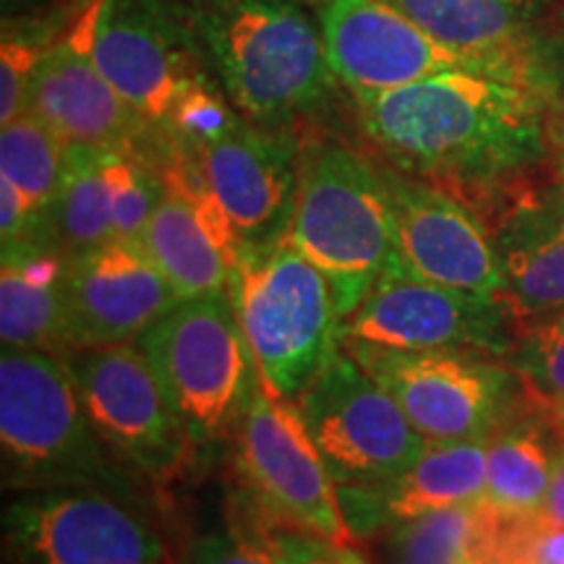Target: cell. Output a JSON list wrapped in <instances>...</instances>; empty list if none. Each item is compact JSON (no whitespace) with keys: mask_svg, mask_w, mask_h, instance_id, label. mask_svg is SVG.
<instances>
[{"mask_svg":"<svg viewBox=\"0 0 564 564\" xmlns=\"http://www.w3.org/2000/svg\"><path fill=\"white\" fill-rule=\"evenodd\" d=\"M366 564H369V562H366Z\"/></svg>","mask_w":564,"mask_h":564,"instance_id":"34","label":"cell"},{"mask_svg":"<svg viewBox=\"0 0 564 564\" xmlns=\"http://www.w3.org/2000/svg\"><path fill=\"white\" fill-rule=\"evenodd\" d=\"M91 53L110 87L167 144L188 97L215 84L167 0H102Z\"/></svg>","mask_w":564,"mask_h":564,"instance_id":"13","label":"cell"},{"mask_svg":"<svg viewBox=\"0 0 564 564\" xmlns=\"http://www.w3.org/2000/svg\"><path fill=\"white\" fill-rule=\"evenodd\" d=\"M173 152L228 217L238 243L262 246L288 236L301 171V141L293 129H267L238 112L215 139Z\"/></svg>","mask_w":564,"mask_h":564,"instance_id":"16","label":"cell"},{"mask_svg":"<svg viewBox=\"0 0 564 564\" xmlns=\"http://www.w3.org/2000/svg\"><path fill=\"white\" fill-rule=\"evenodd\" d=\"M382 167L405 264L440 285L505 301L502 270L478 209L436 183L387 167V162Z\"/></svg>","mask_w":564,"mask_h":564,"instance_id":"17","label":"cell"},{"mask_svg":"<svg viewBox=\"0 0 564 564\" xmlns=\"http://www.w3.org/2000/svg\"><path fill=\"white\" fill-rule=\"evenodd\" d=\"M505 361L533 400L564 415V308L520 322Z\"/></svg>","mask_w":564,"mask_h":564,"instance_id":"28","label":"cell"},{"mask_svg":"<svg viewBox=\"0 0 564 564\" xmlns=\"http://www.w3.org/2000/svg\"><path fill=\"white\" fill-rule=\"evenodd\" d=\"M278 564H366L352 546L324 541L319 535L293 528H272L259 535Z\"/></svg>","mask_w":564,"mask_h":564,"instance_id":"29","label":"cell"},{"mask_svg":"<svg viewBox=\"0 0 564 564\" xmlns=\"http://www.w3.org/2000/svg\"><path fill=\"white\" fill-rule=\"evenodd\" d=\"M518 319L505 301L484 299L415 274L400 251L340 322V340L394 350H468L507 358Z\"/></svg>","mask_w":564,"mask_h":564,"instance_id":"10","label":"cell"},{"mask_svg":"<svg viewBox=\"0 0 564 564\" xmlns=\"http://www.w3.org/2000/svg\"><path fill=\"white\" fill-rule=\"evenodd\" d=\"M554 152H556V173H560V183L564 186V126L554 133Z\"/></svg>","mask_w":564,"mask_h":564,"instance_id":"32","label":"cell"},{"mask_svg":"<svg viewBox=\"0 0 564 564\" xmlns=\"http://www.w3.org/2000/svg\"><path fill=\"white\" fill-rule=\"evenodd\" d=\"M316 19L335 79L350 100L408 87L447 70L512 76L444 45L392 0H324Z\"/></svg>","mask_w":564,"mask_h":564,"instance_id":"15","label":"cell"},{"mask_svg":"<svg viewBox=\"0 0 564 564\" xmlns=\"http://www.w3.org/2000/svg\"><path fill=\"white\" fill-rule=\"evenodd\" d=\"M66 141L32 110L0 129V178H9L45 223L66 171Z\"/></svg>","mask_w":564,"mask_h":564,"instance_id":"27","label":"cell"},{"mask_svg":"<svg viewBox=\"0 0 564 564\" xmlns=\"http://www.w3.org/2000/svg\"><path fill=\"white\" fill-rule=\"evenodd\" d=\"M494 523L486 499L394 523L384 539L387 564H481Z\"/></svg>","mask_w":564,"mask_h":564,"instance_id":"26","label":"cell"},{"mask_svg":"<svg viewBox=\"0 0 564 564\" xmlns=\"http://www.w3.org/2000/svg\"><path fill=\"white\" fill-rule=\"evenodd\" d=\"M181 299L141 241H110L66 264L63 345L68 356L139 340Z\"/></svg>","mask_w":564,"mask_h":564,"instance_id":"18","label":"cell"},{"mask_svg":"<svg viewBox=\"0 0 564 564\" xmlns=\"http://www.w3.org/2000/svg\"><path fill=\"white\" fill-rule=\"evenodd\" d=\"M137 343L192 447L230 436L253 377L230 295L181 301Z\"/></svg>","mask_w":564,"mask_h":564,"instance_id":"7","label":"cell"},{"mask_svg":"<svg viewBox=\"0 0 564 564\" xmlns=\"http://www.w3.org/2000/svg\"><path fill=\"white\" fill-rule=\"evenodd\" d=\"M564 415L531 398L486 444V505L499 518H523L544 510Z\"/></svg>","mask_w":564,"mask_h":564,"instance_id":"23","label":"cell"},{"mask_svg":"<svg viewBox=\"0 0 564 564\" xmlns=\"http://www.w3.org/2000/svg\"><path fill=\"white\" fill-rule=\"evenodd\" d=\"M160 171L165 194L141 232V246L181 301L228 293L241 249L228 217L178 152Z\"/></svg>","mask_w":564,"mask_h":564,"instance_id":"19","label":"cell"},{"mask_svg":"<svg viewBox=\"0 0 564 564\" xmlns=\"http://www.w3.org/2000/svg\"><path fill=\"white\" fill-rule=\"evenodd\" d=\"M514 319L564 308V186H518L486 220Z\"/></svg>","mask_w":564,"mask_h":564,"instance_id":"21","label":"cell"},{"mask_svg":"<svg viewBox=\"0 0 564 564\" xmlns=\"http://www.w3.org/2000/svg\"><path fill=\"white\" fill-rule=\"evenodd\" d=\"M552 89L484 70H447L358 97V126L384 162L457 196L523 186L554 147Z\"/></svg>","mask_w":564,"mask_h":564,"instance_id":"1","label":"cell"},{"mask_svg":"<svg viewBox=\"0 0 564 564\" xmlns=\"http://www.w3.org/2000/svg\"><path fill=\"white\" fill-rule=\"evenodd\" d=\"M288 238L327 278L343 322L398 251L384 167L337 139L301 141Z\"/></svg>","mask_w":564,"mask_h":564,"instance_id":"3","label":"cell"},{"mask_svg":"<svg viewBox=\"0 0 564 564\" xmlns=\"http://www.w3.org/2000/svg\"><path fill=\"white\" fill-rule=\"evenodd\" d=\"M63 272L66 262L42 241L3 246L0 259V340L66 356L63 345Z\"/></svg>","mask_w":564,"mask_h":564,"instance_id":"24","label":"cell"},{"mask_svg":"<svg viewBox=\"0 0 564 564\" xmlns=\"http://www.w3.org/2000/svg\"><path fill=\"white\" fill-rule=\"evenodd\" d=\"M228 295L267 387L295 400L340 345L327 278L285 236L238 249Z\"/></svg>","mask_w":564,"mask_h":564,"instance_id":"5","label":"cell"},{"mask_svg":"<svg viewBox=\"0 0 564 564\" xmlns=\"http://www.w3.org/2000/svg\"><path fill=\"white\" fill-rule=\"evenodd\" d=\"M340 348L398 400L426 442L489 440L528 400L525 384L502 358L358 340H340Z\"/></svg>","mask_w":564,"mask_h":564,"instance_id":"8","label":"cell"},{"mask_svg":"<svg viewBox=\"0 0 564 564\" xmlns=\"http://www.w3.org/2000/svg\"><path fill=\"white\" fill-rule=\"evenodd\" d=\"M489 440L426 442L405 474L377 489H337L352 539L447 507L481 502Z\"/></svg>","mask_w":564,"mask_h":564,"instance_id":"22","label":"cell"},{"mask_svg":"<svg viewBox=\"0 0 564 564\" xmlns=\"http://www.w3.org/2000/svg\"><path fill=\"white\" fill-rule=\"evenodd\" d=\"M121 154L110 150L74 147L66 150V171L47 212L45 236L47 243L63 262H74L84 253L118 241V162Z\"/></svg>","mask_w":564,"mask_h":564,"instance_id":"25","label":"cell"},{"mask_svg":"<svg viewBox=\"0 0 564 564\" xmlns=\"http://www.w3.org/2000/svg\"><path fill=\"white\" fill-rule=\"evenodd\" d=\"M0 449L6 489L95 486L131 499L118 457L87 419L66 356L32 348L0 352Z\"/></svg>","mask_w":564,"mask_h":564,"instance_id":"4","label":"cell"},{"mask_svg":"<svg viewBox=\"0 0 564 564\" xmlns=\"http://www.w3.org/2000/svg\"><path fill=\"white\" fill-rule=\"evenodd\" d=\"M544 510L552 514L556 523L564 525V434H562L560 449H556V457H554L552 486H549V497H546Z\"/></svg>","mask_w":564,"mask_h":564,"instance_id":"31","label":"cell"},{"mask_svg":"<svg viewBox=\"0 0 564 564\" xmlns=\"http://www.w3.org/2000/svg\"><path fill=\"white\" fill-rule=\"evenodd\" d=\"M3 528L21 564H175L129 497L95 486L24 491Z\"/></svg>","mask_w":564,"mask_h":564,"instance_id":"11","label":"cell"},{"mask_svg":"<svg viewBox=\"0 0 564 564\" xmlns=\"http://www.w3.org/2000/svg\"><path fill=\"white\" fill-rule=\"evenodd\" d=\"M444 45L554 89V0H392Z\"/></svg>","mask_w":564,"mask_h":564,"instance_id":"20","label":"cell"},{"mask_svg":"<svg viewBox=\"0 0 564 564\" xmlns=\"http://www.w3.org/2000/svg\"><path fill=\"white\" fill-rule=\"evenodd\" d=\"M293 403L337 489H377L426 447L398 400L340 345Z\"/></svg>","mask_w":564,"mask_h":564,"instance_id":"9","label":"cell"},{"mask_svg":"<svg viewBox=\"0 0 564 564\" xmlns=\"http://www.w3.org/2000/svg\"><path fill=\"white\" fill-rule=\"evenodd\" d=\"M192 564H278L259 535L238 531L204 533L192 546Z\"/></svg>","mask_w":564,"mask_h":564,"instance_id":"30","label":"cell"},{"mask_svg":"<svg viewBox=\"0 0 564 564\" xmlns=\"http://www.w3.org/2000/svg\"><path fill=\"white\" fill-rule=\"evenodd\" d=\"M301 3V0H299ZM303 3H324V0H303Z\"/></svg>","mask_w":564,"mask_h":564,"instance_id":"33","label":"cell"},{"mask_svg":"<svg viewBox=\"0 0 564 564\" xmlns=\"http://www.w3.org/2000/svg\"><path fill=\"white\" fill-rule=\"evenodd\" d=\"M68 361L87 419L110 453L147 481H175L194 447L139 343L76 350Z\"/></svg>","mask_w":564,"mask_h":564,"instance_id":"12","label":"cell"},{"mask_svg":"<svg viewBox=\"0 0 564 564\" xmlns=\"http://www.w3.org/2000/svg\"><path fill=\"white\" fill-rule=\"evenodd\" d=\"M102 0H89L47 47L30 84L26 110L42 118L66 144L129 152L162 165L173 147L141 121L110 87L95 63V32Z\"/></svg>","mask_w":564,"mask_h":564,"instance_id":"14","label":"cell"},{"mask_svg":"<svg viewBox=\"0 0 564 564\" xmlns=\"http://www.w3.org/2000/svg\"><path fill=\"white\" fill-rule=\"evenodd\" d=\"M202 66L246 121L293 129L340 87L319 19L299 0H167Z\"/></svg>","mask_w":564,"mask_h":564,"instance_id":"2","label":"cell"},{"mask_svg":"<svg viewBox=\"0 0 564 564\" xmlns=\"http://www.w3.org/2000/svg\"><path fill=\"white\" fill-rule=\"evenodd\" d=\"M232 470L243 502L257 514L262 535L293 528L340 546H352L340 491L293 400L274 394L253 364L241 413L230 432Z\"/></svg>","mask_w":564,"mask_h":564,"instance_id":"6","label":"cell"}]
</instances>
